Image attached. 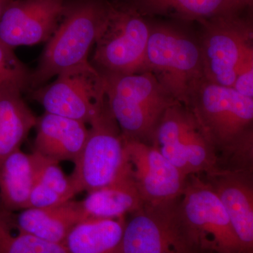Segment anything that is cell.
I'll list each match as a JSON object with an SVG mask.
<instances>
[{"instance_id":"obj_1","label":"cell","mask_w":253,"mask_h":253,"mask_svg":"<svg viewBox=\"0 0 253 253\" xmlns=\"http://www.w3.org/2000/svg\"><path fill=\"white\" fill-rule=\"evenodd\" d=\"M184 106L214 150L217 170L253 172V98L203 78Z\"/></svg>"},{"instance_id":"obj_2","label":"cell","mask_w":253,"mask_h":253,"mask_svg":"<svg viewBox=\"0 0 253 253\" xmlns=\"http://www.w3.org/2000/svg\"><path fill=\"white\" fill-rule=\"evenodd\" d=\"M111 6V0H67L59 26L31 73V87H41L68 68L89 61Z\"/></svg>"},{"instance_id":"obj_3","label":"cell","mask_w":253,"mask_h":253,"mask_svg":"<svg viewBox=\"0 0 253 253\" xmlns=\"http://www.w3.org/2000/svg\"><path fill=\"white\" fill-rule=\"evenodd\" d=\"M102 76L108 107L125 139L152 145L163 114L179 102L149 71Z\"/></svg>"},{"instance_id":"obj_4","label":"cell","mask_w":253,"mask_h":253,"mask_svg":"<svg viewBox=\"0 0 253 253\" xmlns=\"http://www.w3.org/2000/svg\"><path fill=\"white\" fill-rule=\"evenodd\" d=\"M184 23L150 21L146 66L174 99L185 105L191 86L204 76L199 35Z\"/></svg>"},{"instance_id":"obj_5","label":"cell","mask_w":253,"mask_h":253,"mask_svg":"<svg viewBox=\"0 0 253 253\" xmlns=\"http://www.w3.org/2000/svg\"><path fill=\"white\" fill-rule=\"evenodd\" d=\"M107 21L95 42L93 63L101 74L146 72L150 21L120 0H111Z\"/></svg>"},{"instance_id":"obj_6","label":"cell","mask_w":253,"mask_h":253,"mask_svg":"<svg viewBox=\"0 0 253 253\" xmlns=\"http://www.w3.org/2000/svg\"><path fill=\"white\" fill-rule=\"evenodd\" d=\"M180 199L144 204L129 214L121 253H204L181 212Z\"/></svg>"},{"instance_id":"obj_7","label":"cell","mask_w":253,"mask_h":253,"mask_svg":"<svg viewBox=\"0 0 253 253\" xmlns=\"http://www.w3.org/2000/svg\"><path fill=\"white\" fill-rule=\"evenodd\" d=\"M89 125L85 143L69 176L76 194L104 187L129 168L126 140L107 103Z\"/></svg>"},{"instance_id":"obj_8","label":"cell","mask_w":253,"mask_h":253,"mask_svg":"<svg viewBox=\"0 0 253 253\" xmlns=\"http://www.w3.org/2000/svg\"><path fill=\"white\" fill-rule=\"evenodd\" d=\"M184 176L217 170V157L194 118L181 103L164 113L153 144Z\"/></svg>"},{"instance_id":"obj_9","label":"cell","mask_w":253,"mask_h":253,"mask_svg":"<svg viewBox=\"0 0 253 253\" xmlns=\"http://www.w3.org/2000/svg\"><path fill=\"white\" fill-rule=\"evenodd\" d=\"M45 112L90 124L106 104L104 79L89 61L63 71L33 93Z\"/></svg>"},{"instance_id":"obj_10","label":"cell","mask_w":253,"mask_h":253,"mask_svg":"<svg viewBox=\"0 0 253 253\" xmlns=\"http://www.w3.org/2000/svg\"><path fill=\"white\" fill-rule=\"evenodd\" d=\"M204 78L232 87L244 53L253 46V22L240 13L219 15L199 23Z\"/></svg>"},{"instance_id":"obj_11","label":"cell","mask_w":253,"mask_h":253,"mask_svg":"<svg viewBox=\"0 0 253 253\" xmlns=\"http://www.w3.org/2000/svg\"><path fill=\"white\" fill-rule=\"evenodd\" d=\"M181 212L204 253H245L220 200L201 174L189 176Z\"/></svg>"},{"instance_id":"obj_12","label":"cell","mask_w":253,"mask_h":253,"mask_svg":"<svg viewBox=\"0 0 253 253\" xmlns=\"http://www.w3.org/2000/svg\"><path fill=\"white\" fill-rule=\"evenodd\" d=\"M125 140L126 159L144 204L157 205L181 198L187 176L154 145Z\"/></svg>"},{"instance_id":"obj_13","label":"cell","mask_w":253,"mask_h":253,"mask_svg":"<svg viewBox=\"0 0 253 253\" xmlns=\"http://www.w3.org/2000/svg\"><path fill=\"white\" fill-rule=\"evenodd\" d=\"M67 0H12L0 18V42L11 49L47 42Z\"/></svg>"},{"instance_id":"obj_14","label":"cell","mask_w":253,"mask_h":253,"mask_svg":"<svg viewBox=\"0 0 253 253\" xmlns=\"http://www.w3.org/2000/svg\"><path fill=\"white\" fill-rule=\"evenodd\" d=\"M201 175L220 200L245 253H253V172L216 170Z\"/></svg>"},{"instance_id":"obj_15","label":"cell","mask_w":253,"mask_h":253,"mask_svg":"<svg viewBox=\"0 0 253 253\" xmlns=\"http://www.w3.org/2000/svg\"><path fill=\"white\" fill-rule=\"evenodd\" d=\"M36 126L35 152L58 163H74L89 131L86 124L81 121L46 112L37 120Z\"/></svg>"},{"instance_id":"obj_16","label":"cell","mask_w":253,"mask_h":253,"mask_svg":"<svg viewBox=\"0 0 253 253\" xmlns=\"http://www.w3.org/2000/svg\"><path fill=\"white\" fill-rule=\"evenodd\" d=\"M7 212L18 231L56 244H63L71 229L84 219L81 203L73 200L51 207L25 208L16 215Z\"/></svg>"},{"instance_id":"obj_17","label":"cell","mask_w":253,"mask_h":253,"mask_svg":"<svg viewBox=\"0 0 253 253\" xmlns=\"http://www.w3.org/2000/svg\"><path fill=\"white\" fill-rule=\"evenodd\" d=\"M80 203L84 219L126 217L144 205L129 164L126 172L116 180L89 191Z\"/></svg>"},{"instance_id":"obj_18","label":"cell","mask_w":253,"mask_h":253,"mask_svg":"<svg viewBox=\"0 0 253 253\" xmlns=\"http://www.w3.org/2000/svg\"><path fill=\"white\" fill-rule=\"evenodd\" d=\"M39 164L36 152L25 154L18 149L0 162V201L9 212L27 208Z\"/></svg>"},{"instance_id":"obj_19","label":"cell","mask_w":253,"mask_h":253,"mask_svg":"<svg viewBox=\"0 0 253 253\" xmlns=\"http://www.w3.org/2000/svg\"><path fill=\"white\" fill-rule=\"evenodd\" d=\"M144 17L201 22L219 15L241 13L233 0H120Z\"/></svg>"},{"instance_id":"obj_20","label":"cell","mask_w":253,"mask_h":253,"mask_svg":"<svg viewBox=\"0 0 253 253\" xmlns=\"http://www.w3.org/2000/svg\"><path fill=\"white\" fill-rule=\"evenodd\" d=\"M126 220L83 219L68 233L63 246L67 253H121Z\"/></svg>"},{"instance_id":"obj_21","label":"cell","mask_w":253,"mask_h":253,"mask_svg":"<svg viewBox=\"0 0 253 253\" xmlns=\"http://www.w3.org/2000/svg\"><path fill=\"white\" fill-rule=\"evenodd\" d=\"M37 118L19 93L0 94V162L20 146Z\"/></svg>"},{"instance_id":"obj_22","label":"cell","mask_w":253,"mask_h":253,"mask_svg":"<svg viewBox=\"0 0 253 253\" xmlns=\"http://www.w3.org/2000/svg\"><path fill=\"white\" fill-rule=\"evenodd\" d=\"M38 155V172L26 208L51 207L72 200L76 191L59 163Z\"/></svg>"},{"instance_id":"obj_23","label":"cell","mask_w":253,"mask_h":253,"mask_svg":"<svg viewBox=\"0 0 253 253\" xmlns=\"http://www.w3.org/2000/svg\"><path fill=\"white\" fill-rule=\"evenodd\" d=\"M0 253H67L63 244H53L18 231L7 211L0 208Z\"/></svg>"},{"instance_id":"obj_24","label":"cell","mask_w":253,"mask_h":253,"mask_svg":"<svg viewBox=\"0 0 253 253\" xmlns=\"http://www.w3.org/2000/svg\"><path fill=\"white\" fill-rule=\"evenodd\" d=\"M31 73L14 49L0 42V94L22 92L31 87Z\"/></svg>"},{"instance_id":"obj_25","label":"cell","mask_w":253,"mask_h":253,"mask_svg":"<svg viewBox=\"0 0 253 253\" xmlns=\"http://www.w3.org/2000/svg\"><path fill=\"white\" fill-rule=\"evenodd\" d=\"M232 87L239 94L253 98V46L240 60Z\"/></svg>"},{"instance_id":"obj_26","label":"cell","mask_w":253,"mask_h":253,"mask_svg":"<svg viewBox=\"0 0 253 253\" xmlns=\"http://www.w3.org/2000/svg\"><path fill=\"white\" fill-rule=\"evenodd\" d=\"M233 1L235 3L236 6L240 11H242L246 8L251 9L253 6V0H233Z\"/></svg>"},{"instance_id":"obj_27","label":"cell","mask_w":253,"mask_h":253,"mask_svg":"<svg viewBox=\"0 0 253 253\" xmlns=\"http://www.w3.org/2000/svg\"><path fill=\"white\" fill-rule=\"evenodd\" d=\"M11 1H12V0H0V18H1V15H2L3 12H4L6 6L9 5Z\"/></svg>"}]
</instances>
